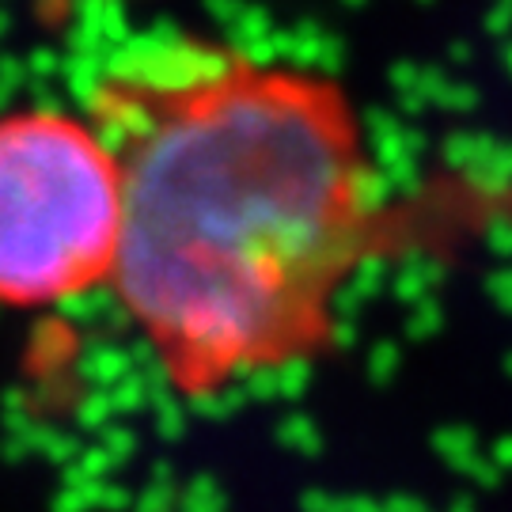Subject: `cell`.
<instances>
[{
  "instance_id": "cell-1",
  "label": "cell",
  "mask_w": 512,
  "mask_h": 512,
  "mask_svg": "<svg viewBox=\"0 0 512 512\" xmlns=\"http://www.w3.org/2000/svg\"><path fill=\"white\" fill-rule=\"evenodd\" d=\"M88 114L122 164L110 293L164 384L205 403L319 361L391 239L372 137L338 76L202 38L133 46Z\"/></svg>"
},
{
  "instance_id": "cell-2",
  "label": "cell",
  "mask_w": 512,
  "mask_h": 512,
  "mask_svg": "<svg viewBox=\"0 0 512 512\" xmlns=\"http://www.w3.org/2000/svg\"><path fill=\"white\" fill-rule=\"evenodd\" d=\"M122 239V164L92 114L0 110V308L107 289Z\"/></svg>"
}]
</instances>
